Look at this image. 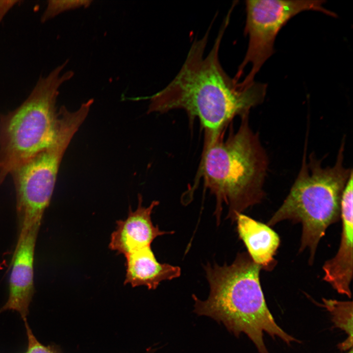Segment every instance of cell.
Returning a JSON list of instances; mask_svg holds the SVG:
<instances>
[{"instance_id": "obj_7", "label": "cell", "mask_w": 353, "mask_h": 353, "mask_svg": "<svg viewBox=\"0 0 353 353\" xmlns=\"http://www.w3.org/2000/svg\"><path fill=\"white\" fill-rule=\"evenodd\" d=\"M323 0H248L246 1V19L244 35L249 38L243 61L233 78L239 81L247 65L251 69L240 86L246 88L265 62L274 53L276 37L281 28L292 18L307 10L319 11L330 16L336 15L325 8Z\"/></svg>"}, {"instance_id": "obj_13", "label": "cell", "mask_w": 353, "mask_h": 353, "mask_svg": "<svg viewBox=\"0 0 353 353\" xmlns=\"http://www.w3.org/2000/svg\"><path fill=\"white\" fill-rule=\"evenodd\" d=\"M324 306L330 313L335 327L344 330L348 338L339 346L342 350L353 345V303L323 299Z\"/></svg>"}, {"instance_id": "obj_14", "label": "cell", "mask_w": 353, "mask_h": 353, "mask_svg": "<svg viewBox=\"0 0 353 353\" xmlns=\"http://www.w3.org/2000/svg\"><path fill=\"white\" fill-rule=\"evenodd\" d=\"M92 1L88 0H49L42 16V21L45 22L65 11L81 7L87 8L90 5Z\"/></svg>"}, {"instance_id": "obj_15", "label": "cell", "mask_w": 353, "mask_h": 353, "mask_svg": "<svg viewBox=\"0 0 353 353\" xmlns=\"http://www.w3.org/2000/svg\"><path fill=\"white\" fill-rule=\"evenodd\" d=\"M27 336V348L23 353H63L60 347L55 344L47 346L40 343L34 335L26 321H24Z\"/></svg>"}, {"instance_id": "obj_5", "label": "cell", "mask_w": 353, "mask_h": 353, "mask_svg": "<svg viewBox=\"0 0 353 353\" xmlns=\"http://www.w3.org/2000/svg\"><path fill=\"white\" fill-rule=\"evenodd\" d=\"M68 63L40 77L28 98L16 109L0 116V186L17 167L50 146L58 126L59 89L74 75L63 73Z\"/></svg>"}, {"instance_id": "obj_11", "label": "cell", "mask_w": 353, "mask_h": 353, "mask_svg": "<svg viewBox=\"0 0 353 353\" xmlns=\"http://www.w3.org/2000/svg\"><path fill=\"white\" fill-rule=\"evenodd\" d=\"M240 238L252 260L262 269L271 270L276 262L274 257L280 244L278 234L267 225L241 213L237 217Z\"/></svg>"}, {"instance_id": "obj_4", "label": "cell", "mask_w": 353, "mask_h": 353, "mask_svg": "<svg viewBox=\"0 0 353 353\" xmlns=\"http://www.w3.org/2000/svg\"><path fill=\"white\" fill-rule=\"evenodd\" d=\"M308 132L302 164L297 176L281 205L267 223L269 227L284 220L300 223L302 233L299 251L308 249L309 263L314 260L320 240L327 228L341 218L343 190L352 174L344 165L345 138L339 148L336 161L324 167L313 152L307 156Z\"/></svg>"}, {"instance_id": "obj_12", "label": "cell", "mask_w": 353, "mask_h": 353, "mask_svg": "<svg viewBox=\"0 0 353 353\" xmlns=\"http://www.w3.org/2000/svg\"><path fill=\"white\" fill-rule=\"evenodd\" d=\"M124 284L133 287L145 286L155 289L163 280H171L180 275V268L167 263H160L151 247L144 248L126 255Z\"/></svg>"}, {"instance_id": "obj_1", "label": "cell", "mask_w": 353, "mask_h": 353, "mask_svg": "<svg viewBox=\"0 0 353 353\" xmlns=\"http://www.w3.org/2000/svg\"><path fill=\"white\" fill-rule=\"evenodd\" d=\"M231 14L229 11L208 54L204 55L213 22L201 38L194 39L176 76L149 97L148 113L184 110L192 120L199 119L205 139L212 140L235 116L249 114L252 108L263 102L266 84L254 81L241 88L220 63V45Z\"/></svg>"}, {"instance_id": "obj_9", "label": "cell", "mask_w": 353, "mask_h": 353, "mask_svg": "<svg viewBox=\"0 0 353 353\" xmlns=\"http://www.w3.org/2000/svg\"><path fill=\"white\" fill-rule=\"evenodd\" d=\"M353 174L343 190L341 201L342 231L339 249L336 255L323 266V279L339 293L351 298L350 284L353 278Z\"/></svg>"}, {"instance_id": "obj_3", "label": "cell", "mask_w": 353, "mask_h": 353, "mask_svg": "<svg viewBox=\"0 0 353 353\" xmlns=\"http://www.w3.org/2000/svg\"><path fill=\"white\" fill-rule=\"evenodd\" d=\"M249 115L241 117L238 129L230 128L226 139L222 131L213 140L205 139L200 170L205 187L216 197L218 221L222 204L233 221L265 197L269 158L259 133L250 126Z\"/></svg>"}, {"instance_id": "obj_17", "label": "cell", "mask_w": 353, "mask_h": 353, "mask_svg": "<svg viewBox=\"0 0 353 353\" xmlns=\"http://www.w3.org/2000/svg\"><path fill=\"white\" fill-rule=\"evenodd\" d=\"M348 353H353L352 350H351Z\"/></svg>"}, {"instance_id": "obj_8", "label": "cell", "mask_w": 353, "mask_h": 353, "mask_svg": "<svg viewBox=\"0 0 353 353\" xmlns=\"http://www.w3.org/2000/svg\"><path fill=\"white\" fill-rule=\"evenodd\" d=\"M40 223L33 225L25 234L18 236L12 260L7 301L0 308L17 311L24 321L27 320L29 307L35 293L34 257Z\"/></svg>"}, {"instance_id": "obj_10", "label": "cell", "mask_w": 353, "mask_h": 353, "mask_svg": "<svg viewBox=\"0 0 353 353\" xmlns=\"http://www.w3.org/2000/svg\"><path fill=\"white\" fill-rule=\"evenodd\" d=\"M159 204L154 201L145 207L142 205V197L138 196L137 208L133 211L131 207L127 217L116 221V227L111 234L109 248L118 254L125 256L138 250L151 247L152 242L158 236L173 232L161 230L154 226L151 219L152 210Z\"/></svg>"}, {"instance_id": "obj_16", "label": "cell", "mask_w": 353, "mask_h": 353, "mask_svg": "<svg viewBox=\"0 0 353 353\" xmlns=\"http://www.w3.org/2000/svg\"><path fill=\"white\" fill-rule=\"evenodd\" d=\"M17 2L18 0H0V23L8 11Z\"/></svg>"}, {"instance_id": "obj_2", "label": "cell", "mask_w": 353, "mask_h": 353, "mask_svg": "<svg viewBox=\"0 0 353 353\" xmlns=\"http://www.w3.org/2000/svg\"><path fill=\"white\" fill-rule=\"evenodd\" d=\"M210 286L208 298L200 300L195 295L194 312L210 317L222 323L238 337L245 333L259 353H268L263 332L279 337L289 344L297 341L276 323L266 303L259 274L262 269L248 253L238 254L233 262L204 267Z\"/></svg>"}, {"instance_id": "obj_6", "label": "cell", "mask_w": 353, "mask_h": 353, "mask_svg": "<svg viewBox=\"0 0 353 353\" xmlns=\"http://www.w3.org/2000/svg\"><path fill=\"white\" fill-rule=\"evenodd\" d=\"M89 111V106L85 103L75 111L62 106L58 111L57 132L53 143L10 173L16 192L18 236L41 223L50 203L64 153Z\"/></svg>"}]
</instances>
